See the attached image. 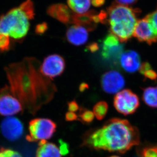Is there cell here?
I'll return each mask as SVG.
<instances>
[{"mask_svg":"<svg viewBox=\"0 0 157 157\" xmlns=\"http://www.w3.org/2000/svg\"><path fill=\"white\" fill-rule=\"evenodd\" d=\"M80 112L78 117V120L81 121L83 124H90L94 121V115L91 111L85 108H80Z\"/></svg>","mask_w":157,"mask_h":157,"instance_id":"21","label":"cell"},{"mask_svg":"<svg viewBox=\"0 0 157 157\" xmlns=\"http://www.w3.org/2000/svg\"><path fill=\"white\" fill-rule=\"evenodd\" d=\"M88 31L82 26L74 25L68 28L66 33V38L69 43L75 45H83L88 40Z\"/></svg>","mask_w":157,"mask_h":157,"instance_id":"15","label":"cell"},{"mask_svg":"<svg viewBox=\"0 0 157 157\" xmlns=\"http://www.w3.org/2000/svg\"><path fill=\"white\" fill-rule=\"evenodd\" d=\"M119 62L123 70L130 73H135L139 70L142 64L139 55L133 50L123 52Z\"/></svg>","mask_w":157,"mask_h":157,"instance_id":"14","label":"cell"},{"mask_svg":"<svg viewBox=\"0 0 157 157\" xmlns=\"http://www.w3.org/2000/svg\"><path fill=\"white\" fill-rule=\"evenodd\" d=\"M139 71L141 74L146 78L152 80H156L157 78V73L147 62H144L141 64Z\"/></svg>","mask_w":157,"mask_h":157,"instance_id":"20","label":"cell"},{"mask_svg":"<svg viewBox=\"0 0 157 157\" xmlns=\"http://www.w3.org/2000/svg\"><path fill=\"white\" fill-rule=\"evenodd\" d=\"M20 7L28 15L31 20L34 18L35 9L33 2L32 0H26L23 3H21Z\"/></svg>","mask_w":157,"mask_h":157,"instance_id":"23","label":"cell"},{"mask_svg":"<svg viewBox=\"0 0 157 157\" xmlns=\"http://www.w3.org/2000/svg\"><path fill=\"white\" fill-rule=\"evenodd\" d=\"M50 17L65 25L71 24L74 12L66 5L57 3L51 5L47 9Z\"/></svg>","mask_w":157,"mask_h":157,"instance_id":"12","label":"cell"},{"mask_svg":"<svg viewBox=\"0 0 157 157\" xmlns=\"http://www.w3.org/2000/svg\"><path fill=\"white\" fill-rule=\"evenodd\" d=\"M108 105L105 101H98L94 106L93 113L97 119L101 121L104 119L107 114Z\"/></svg>","mask_w":157,"mask_h":157,"instance_id":"19","label":"cell"},{"mask_svg":"<svg viewBox=\"0 0 157 157\" xmlns=\"http://www.w3.org/2000/svg\"><path fill=\"white\" fill-rule=\"evenodd\" d=\"M57 125L51 119L37 118L29 122V135L27 139L29 141H43L50 139L56 131Z\"/></svg>","mask_w":157,"mask_h":157,"instance_id":"4","label":"cell"},{"mask_svg":"<svg viewBox=\"0 0 157 157\" xmlns=\"http://www.w3.org/2000/svg\"><path fill=\"white\" fill-rule=\"evenodd\" d=\"M59 143H60L59 149L60 150L61 153L62 155H67L69 151L68 144L66 142H64L62 140L59 141Z\"/></svg>","mask_w":157,"mask_h":157,"instance_id":"29","label":"cell"},{"mask_svg":"<svg viewBox=\"0 0 157 157\" xmlns=\"http://www.w3.org/2000/svg\"><path fill=\"white\" fill-rule=\"evenodd\" d=\"M23 106L21 102L4 89L0 92V114L11 117L21 112Z\"/></svg>","mask_w":157,"mask_h":157,"instance_id":"11","label":"cell"},{"mask_svg":"<svg viewBox=\"0 0 157 157\" xmlns=\"http://www.w3.org/2000/svg\"><path fill=\"white\" fill-rule=\"evenodd\" d=\"M115 3L119 4L128 6L135 4L138 0H115Z\"/></svg>","mask_w":157,"mask_h":157,"instance_id":"31","label":"cell"},{"mask_svg":"<svg viewBox=\"0 0 157 157\" xmlns=\"http://www.w3.org/2000/svg\"><path fill=\"white\" fill-rule=\"evenodd\" d=\"M125 84L123 76L115 70L107 71L101 78V88L107 94H117L124 87Z\"/></svg>","mask_w":157,"mask_h":157,"instance_id":"8","label":"cell"},{"mask_svg":"<svg viewBox=\"0 0 157 157\" xmlns=\"http://www.w3.org/2000/svg\"><path fill=\"white\" fill-rule=\"evenodd\" d=\"M140 157H157V145H148L139 150Z\"/></svg>","mask_w":157,"mask_h":157,"instance_id":"22","label":"cell"},{"mask_svg":"<svg viewBox=\"0 0 157 157\" xmlns=\"http://www.w3.org/2000/svg\"><path fill=\"white\" fill-rule=\"evenodd\" d=\"M151 25L154 29L155 31L157 34V8L156 10L151 12V13L148 14L147 15Z\"/></svg>","mask_w":157,"mask_h":157,"instance_id":"26","label":"cell"},{"mask_svg":"<svg viewBox=\"0 0 157 157\" xmlns=\"http://www.w3.org/2000/svg\"><path fill=\"white\" fill-rule=\"evenodd\" d=\"M140 142L137 128L125 119L114 118L102 127L88 131L83 144L95 150L124 153Z\"/></svg>","mask_w":157,"mask_h":157,"instance_id":"1","label":"cell"},{"mask_svg":"<svg viewBox=\"0 0 157 157\" xmlns=\"http://www.w3.org/2000/svg\"><path fill=\"white\" fill-rule=\"evenodd\" d=\"M115 109L123 115H130L136 112L140 102L137 95L130 89H124L118 92L114 98Z\"/></svg>","mask_w":157,"mask_h":157,"instance_id":"5","label":"cell"},{"mask_svg":"<svg viewBox=\"0 0 157 157\" xmlns=\"http://www.w3.org/2000/svg\"><path fill=\"white\" fill-rule=\"evenodd\" d=\"M1 131L3 136L8 140L14 141L23 135L24 126L18 118L8 117L2 121Z\"/></svg>","mask_w":157,"mask_h":157,"instance_id":"10","label":"cell"},{"mask_svg":"<svg viewBox=\"0 0 157 157\" xmlns=\"http://www.w3.org/2000/svg\"><path fill=\"white\" fill-rule=\"evenodd\" d=\"M10 38L7 35L0 34V51H8L10 47Z\"/></svg>","mask_w":157,"mask_h":157,"instance_id":"25","label":"cell"},{"mask_svg":"<svg viewBox=\"0 0 157 157\" xmlns=\"http://www.w3.org/2000/svg\"><path fill=\"white\" fill-rule=\"evenodd\" d=\"M107 24L111 33L121 43L126 42L133 35L140 9L114 2L107 9Z\"/></svg>","mask_w":157,"mask_h":157,"instance_id":"2","label":"cell"},{"mask_svg":"<svg viewBox=\"0 0 157 157\" xmlns=\"http://www.w3.org/2000/svg\"><path fill=\"white\" fill-rule=\"evenodd\" d=\"M65 119L68 121H73L78 119V117L76 113L68 111L65 114Z\"/></svg>","mask_w":157,"mask_h":157,"instance_id":"30","label":"cell"},{"mask_svg":"<svg viewBox=\"0 0 157 157\" xmlns=\"http://www.w3.org/2000/svg\"><path fill=\"white\" fill-rule=\"evenodd\" d=\"M48 29V24L45 22L37 25L35 28V32L37 35L44 34Z\"/></svg>","mask_w":157,"mask_h":157,"instance_id":"27","label":"cell"},{"mask_svg":"<svg viewBox=\"0 0 157 157\" xmlns=\"http://www.w3.org/2000/svg\"><path fill=\"white\" fill-rule=\"evenodd\" d=\"M100 23L98 13L94 10L89 11L83 14L74 13L71 24L82 26L88 31L95 30Z\"/></svg>","mask_w":157,"mask_h":157,"instance_id":"13","label":"cell"},{"mask_svg":"<svg viewBox=\"0 0 157 157\" xmlns=\"http://www.w3.org/2000/svg\"><path fill=\"white\" fill-rule=\"evenodd\" d=\"M65 68L63 58L59 55L52 54L44 58L40 67V71L46 77L53 78L60 76Z\"/></svg>","mask_w":157,"mask_h":157,"instance_id":"7","label":"cell"},{"mask_svg":"<svg viewBox=\"0 0 157 157\" xmlns=\"http://www.w3.org/2000/svg\"><path fill=\"white\" fill-rule=\"evenodd\" d=\"M0 157H22V156L15 151L2 147L0 148Z\"/></svg>","mask_w":157,"mask_h":157,"instance_id":"24","label":"cell"},{"mask_svg":"<svg viewBox=\"0 0 157 157\" xmlns=\"http://www.w3.org/2000/svg\"><path fill=\"white\" fill-rule=\"evenodd\" d=\"M67 3L70 9L76 14L88 12L91 4V0H67Z\"/></svg>","mask_w":157,"mask_h":157,"instance_id":"17","label":"cell"},{"mask_svg":"<svg viewBox=\"0 0 157 157\" xmlns=\"http://www.w3.org/2000/svg\"><path fill=\"white\" fill-rule=\"evenodd\" d=\"M30 20L20 6L14 8L0 17V34L14 39H23L29 31Z\"/></svg>","mask_w":157,"mask_h":157,"instance_id":"3","label":"cell"},{"mask_svg":"<svg viewBox=\"0 0 157 157\" xmlns=\"http://www.w3.org/2000/svg\"><path fill=\"white\" fill-rule=\"evenodd\" d=\"M86 48L88 51H89L92 53H94V52L98 51L99 49V47H98V44L96 42H92V43L89 44Z\"/></svg>","mask_w":157,"mask_h":157,"instance_id":"32","label":"cell"},{"mask_svg":"<svg viewBox=\"0 0 157 157\" xmlns=\"http://www.w3.org/2000/svg\"><path fill=\"white\" fill-rule=\"evenodd\" d=\"M119 157V156H111V157Z\"/></svg>","mask_w":157,"mask_h":157,"instance_id":"34","label":"cell"},{"mask_svg":"<svg viewBox=\"0 0 157 157\" xmlns=\"http://www.w3.org/2000/svg\"><path fill=\"white\" fill-rule=\"evenodd\" d=\"M123 50L124 46L113 34L110 33L103 39L101 44V56L108 62L117 65Z\"/></svg>","mask_w":157,"mask_h":157,"instance_id":"6","label":"cell"},{"mask_svg":"<svg viewBox=\"0 0 157 157\" xmlns=\"http://www.w3.org/2000/svg\"><path fill=\"white\" fill-rule=\"evenodd\" d=\"M80 109L78 105L75 101H70L68 103V110L70 112L76 113Z\"/></svg>","mask_w":157,"mask_h":157,"instance_id":"28","label":"cell"},{"mask_svg":"<svg viewBox=\"0 0 157 157\" xmlns=\"http://www.w3.org/2000/svg\"><path fill=\"white\" fill-rule=\"evenodd\" d=\"M133 36L140 42H146L149 45L157 42V34L147 16L138 20Z\"/></svg>","mask_w":157,"mask_h":157,"instance_id":"9","label":"cell"},{"mask_svg":"<svg viewBox=\"0 0 157 157\" xmlns=\"http://www.w3.org/2000/svg\"><path fill=\"white\" fill-rule=\"evenodd\" d=\"M142 98L150 107L157 108V86L148 87L144 89Z\"/></svg>","mask_w":157,"mask_h":157,"instance_id":"18","label":"cell"},{"mask_svg":"<svg viewBox=\"0 0 157 157\" xmlns=\"http://www.w3.org/2000/svg\"><path fill=\"white\" fill-rule=\"evenodd\" d=\"M106 0H91V3L95 7H100L103 6Z\"/></svg>","mask_w":157,"mask_h":157,"instance_id":"33","label":"cell"},{"mask_svg":"<svg viewBox=\"0 0 157 157\" xmlns=\"http://www.w3.org/2000/svg\"><path fill=\"white\" fill-rule=\"evenodd\" d=\"M59 147L55 144L47 142V141H40L36 151V157H62Z\"/></svg>","mask_w":157,"mask_h":157,"instance_id":"16","label":"cell"}]
</instances>
